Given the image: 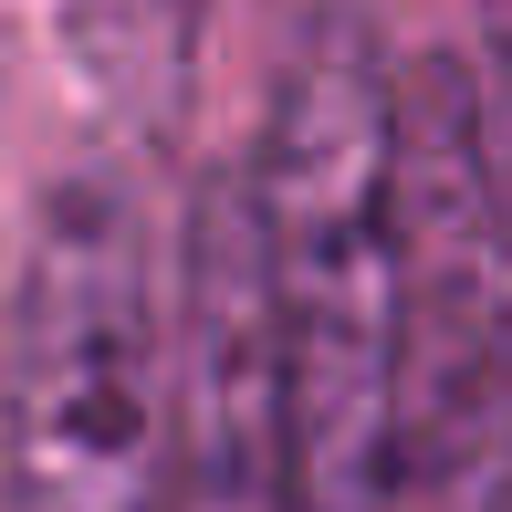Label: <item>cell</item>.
Returning a JSON list of instances; mask_svg holds the SVG:
<instances>
[{"instance_id": "cell-2", "label": "cell", "mask_w": 512, "mask_h": 512, "mask_svg": "<svg viewBox=\"0 0 512 512\" xmlns=\"http://www.w3.org/2000/svg\"><path fill=\"white\" fill-rule=\"evenodd\" d=\"M0 512H168V293L126 178H63L0 293Z\"/></svg>"}, {"instance_id": "cell-5", "label": "cell", "mask_w": 512, "mask_h": 512, "mask_svg": "<svg viewBox=\"0 0 512 512\" xmlns=\"http://www.w3.org/2000/svg\"><path fill=\"white\" fill-rule=\"evenodd\" d=\"M209 0H53V42L126 147H168L199 84Z\"/></svg>"}, {"instance_id": "cell-4", "label": "cell", "mask_w": 512, "mask_h": 512, "mask_svg": "<svg viewBox=\"0 0 512 512\" xmlns=\"http://www.w3.org/2000/svg\"><path fill=\"white\" fill-rule=\"evenodd\" d=\"M168 512H293V398L251 168H220L178 230L168 293Z\"/></svg>"}, {"instance_id": "cell-1", "label": "cell", "mask_w": 512, "mask_h": 512, "mask_svg": "<svg viewBox=\"0 0 512 512\" xmlns=\"http://www.w3.org/2000/svg\"><path fill=\"white\" fill-rule=\"evenodd\" d=\"M251 199L293 398V512H398V63L366 11L293 32Z\"/></svg>"}, {"instance_id": "cell-3", "label": "cell", "mask_w": 512, "mask_h": 512, "mask_svg": "<svg viewBox=\"0 0 512 512\" xmlns=\"http://www.w3.org/2000/svg\"><path fill=\"white\" fill-rule=\"evenodd\" d=\"M398 512H512V209L450 53L398 63Z\"/></svg>"}, {"instance_id": "cell-6", "label": "cell", "mask_w": 512, "mask_h": 512, "mask_svg": "<svg viewBox=\"0 0 512 512\" xmlns=\"http://www.w3.org/2000/svg\"><path fill=\"white\" fill-rule=\"evenodd\" d=\"M471 32H481L471 95H481V136H492V178H502V209H512V0H471Z\"/></svg>"}]
</instances>
